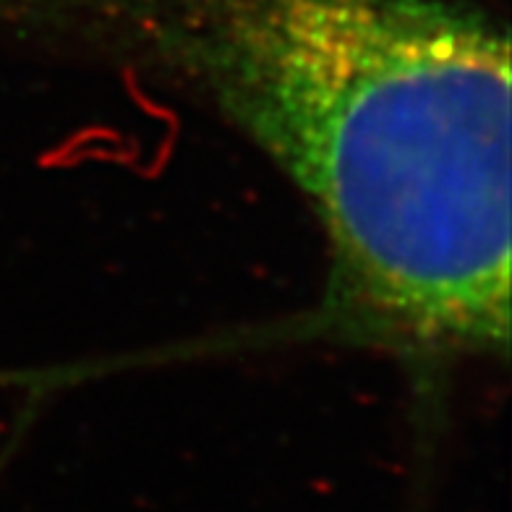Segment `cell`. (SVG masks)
Instances as JSON below:
<instances>
[{"label": "cell", "mask_w": 512, "mask_h": 512, "mask_svg": "<svg viewBox=\"0 0 512 512\" xmlns=\"http://www.w3.org/2000/svg\"><path fill=\"white\" fill-rule=\"evenodd\" d=\"M0 32L246 139L317 220L348 335L507 353L510 34L481 0H0Z\"/></svg>", "instance_id": "cell-1"}]
</instances>
